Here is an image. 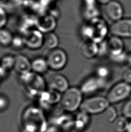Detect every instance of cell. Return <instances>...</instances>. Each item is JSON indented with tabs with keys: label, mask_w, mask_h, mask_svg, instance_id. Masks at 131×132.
I'll use <instances>...</instances> for the list:
<instances>
[{
	"label": "cell",
	"mask_w": 131,
	"mask_h": 132,
	"mask_svg": "<svg viewBox=\"0 0 131 132\" xmlns=\"http://www.w3.org/2000/svg\"><path fill=\"white\" fill-rule=\"evenodd\" d=\"M80 35L85 41H90V40L92 41L93 31L90 22L85 23L81 26L80 27Z\"/></svg>",
	"instance_id": "4316f807"
},
{
	"label": "cell",
	"mask_w": 131,
	"mask_h": 132,
	"mask_svg": "<svg viewBox=\"0 0 131 132\" xmlns=\"http://www.w3.org/2000/svg\"><path fill=\"white\" fill-rule=\"evenodd\" d=\"M15 62V56L11 55H6L2 57L0 65L6 71H10L13 69Z\"/></svg>",
	"instance_id": "484cf974"
},
{
	"label": "cell",
	"mask_w": 131,
	"mask_h": 132,
	"mask_svg": "<svg viewBox=\"0 0 131 132\" xmlns=\"http://www.w3.org/2000/svg\"><path fill=\"white\" fill-rule=\"evenodd\" d=\"M8 71H6L4 68H3L2 66L0 65V78L3 79L6 77L7 74H8Z\"/></svg>",
	"instance_id": "60d3db41"
},
{
	"label": "cell",
	"mask_w": 131,
	"mask_h": 132,
	"mask_svg": "<svg viewBox=\"0 0 131 132\" xmlns=\"http://www.w3.org/2000/svg\"><path fill=\"white\" fill-rule=\"evenodd\" d=\"M104 113L105 114V117H106V119L110 122H113L117 118L116 111L113 107L109 106L105 111Z\"/></svg>",
	"instance_id": "f546056e"
},
{
	"label": "cell",
	"mask_w": 131,
	"mask_h": 132,
	"mask_svg": "<svg viewBox=\"0 0 131 132\" xmlns=\"http://www.w3.org/2000/svg\"><path fill=\"white\" fill-rule=\"evenodd\" d=\"M109 106L110 103L106 97L97 96L83 101L80 108L89 115H95L104 112Z\"/></svg>",
	"instance_id": "277c9868"
},
{
	"label": "cell",
	"mask_w": 131,
	"mask_h": 132,
	"mask_svg": "<svg viewBox=\"0 0 131 132\" xmlns=\"http://www.w3.org/2000/svg\"><path fill=\"white\" fill-rule=\"evenodd\" d=\"M59 131H60V130L57 126L50 123L48 125V128H47L45 132H58Z\"/></svg>",
	"instance_id": "ab89813d"
},
{
	"label": "cell",
	"mask_w": 131,
	"mask_h": 132,
	"mask_svg": "<svg viewBox=\"0 0 131 132\" xmlns=\"http://www.w3.org/2000/svg\"><path fill=\"white\" fill-rule=\"evenodd\" d=\"M110 32L112 35L121 38H131V18L124 19L113 22L110 27Z\"/></svg>",
	"instance_id": "30bf717a"
},
{
	"label": "cell",
	"mask_w": 131,
	"mask_h": 132,
	"mask_svg": "<svg viewBox=\"0 0 131 132\" xmlns=\"http://www.w3.org/2000/svg\"><path fill=\"white\" fill-rule=\"evenodd\" d=\"M61 93L49 89L42 92L37 98L39 107L42 110H48L53 105L60 102Z\"/></svg>",
	"instance_id": "9c48e42d"
},
{
	"label": "cell",
	"mask_w": 131,
	"mask_h": 132,
	"mask_svg": "<svg viewBox=\"0 0 131 132\" xmlns=\"http://www.w3.org/2000/svg\"><path fill=\"white\" fill-rule=\"evenodd\" d=\"M36 16L32 14H27L21 18L20 24L18 26L21 35L35 28L36 29Z\"/></svg>",
	"instance_id": "d6986e66"
},
{
	"label": "cell",
	"mask_w": 131,
	"mask_h": 132,
	"mask_svg": "<svg viewBox=\"0 0 131 132\" xmlns=\"http://www.w3.org/2000/svg\"><path fill=\"white\" fill-rule=\"evenodd\" d=\"M85 8H91L97 5V0H83Z\"/></svg>",
	"instance_id": "f35d334b"
},
{
	"label": "cell",
	"mask_w": 131,
	"mask_h": 132,
	"mask_svg": "<svg viewBox=\"0 0 131 132\" xmlns=\"http://www.w3.org/2000/svg\"><path fill=\"white\" fill-rule=\"evenodd\" d=\"M59 44V38L57 35L54 32H51L44 34V44L43 46L49 49H53L57 48V46Z\"/></svg>",
	"instance_id": "7402d4cb"
},
{
	"label": "cell",
	"mask_w": 131,
	"mask_h": 132,
	"mask_svg": "<svg viewBox=\"0 0 131 132\" xmlns=\"http://www.w3.org/2000/svg\"><path fill=\"white\" fill-rule=\"evenodd\" d=\"M105 12L110 20L113 22L122 19L124 17L123 6L120 2L111 0L105 5Z\"/></svg>",
	"instance_id": "5bb4252c"
},
{
	"label": "cell",
	"mask_w": 131,
	"mask_h": 132,
	"mask_svg": "<svg viewBox=\"0 0 131 132\" xmlns=\"http://www.w3.org/2000/svg\"><path fill=\"white\" fill-rule=\"evenodd\" d=\"M57 26V19L48 13L36 16V29L43 34L53 32Z\"/></svg>",
	"instance_id": "7c38bea8"
},
{
	"label": "cell",
	"mask_w": 131,
	"mask_h": 132,
	"mask_svg": "<svg viewBox=\"0 0 131 132\" xmlns=\"http://www.w3.org/2000/svg\"><path fill=\"white\" fill-rule=\"evenodd\" d=\"M126 132H131V121L129 122V123H128Z\"/></svg>",
	"instance_id": "ee69618b"
},
{
	"label": "cell",
	"mask_w": 131,
	"mask_h": 132,
	"mask_svg": "<svg viewBox=\"0 0 131 132\" xmlns=\"http://www.w3.org/2000/svg\"><path fill=\"white\" fill-rule=\"evenodd\" d=\"M96 75L100 79L106 80L110 75V68L105 65H100L96 69Z\"/></svg>",
	"instance_id": "f1b7e54d"
},
{
	"label": "cell",
	"mask_w": 131,
	"mask_h": 132,
	"mask_svg": "<svg viewBox=\"0 0 131 132\" xmlns=\"http://www.w3.org/2000/svg\"><path fill=\"white\" fill-rule=\"evenodd\" d=\"M13 35L12 32L5 29H0V45L6 47L11 46Z\"/></svg>",
	"instance_id": "603a6c76"
},
{
	"label": "cell",
	"mask_w": 131,
	"mask_h": 132,
	"mask_svg": "<svg viewBox=\"0 0 131 132\" xmlns=\"http://www.w3.org/2000/svg\"><path fill=\"white\" fill-rule=\"evenodd\" d=\"M39 3H40L42 5L44 8L48 9L50 8V6L52 5L53 3H54L57 0H38Z\"/></svg>",
	"instance_id": "74e56055"
},
{
	"label": "cell",
	"mask_w": 131,
	"mask_h": 132,
	"mask_svg": "<svg viewBox=\"0 0 131 132\" xmlns=\"http://www.w3.org/2000/svg\"><path fill=\"white\" fill-rule=\"evenodd\" d=\"M25 47L31 50H38L43 46L44 34L36 29L22 34Z\"/></svg>",
	"instance_id": "ba28073f"
},
{
	"label": "cell",
	"mask_w": 131,
	"mask_h": 132,
	"mask_svg": "<svg viewBox=\"0 0 131 132\" xmlns=\"http://www.w3.org/2000/svg\"><path fill=\"white\" fill-rule=\"evenodd\" d=\"M20 81L24 85L27 95L30 97L38 98L46 90V83L40 74L30 71L20 75Z\"/></svg>",
	"instance_id": "7a4b0ae2"
},
{
	"label": "cell",
	"mask_w": 131,
	"mask_h": 132,
	"mask_svg": "<svg viewBox=\"0 0 131 132\" xmlns=\"http://www.w3.org/2000/svg\"><path fill=\"white\" fill-rule=\"evenodd\" d=\"M2 79H1V78H0V86H1V84H2Z\"/></svg>",
	"instance_id": "f6af8a7d"
},
{
	"label": "cell",
	"mask_w": 131,
	"mask_h": 132,
	"mask_svg": "<svg viewBox=\"0 0 131 132\" xmlns=\"http://www.w3.org/2000/svg\"><path fill=\"white\" fill-rule=\"evenodd\" d=\"M129 122L124 116L117 117L113 122V129L116 132H126Z\"/></svg>",
	"instance_id": "cb8c5ba5"
},
{
	"label": "cell",
	"mask_w": 131,
	"mask_h": 132,
	"mask_svg": "<svg viewBox=\"0 0 131 132\" xmlns=\"http://www.w3.org/2000/svg\"><path fill=\"white\" fill-rule=\"evenodd\" d=\"M13 69L20 75L31 71V62L25 56L18 55L15 56Z\"/></svg>",
	"instance_id": "e0dca14e"
},
{
	"label": "cell",
	"mask_w": 131,
	"mask_h": 132,
	"mask_svg": "<svg viewBox=\"0 0 131 132\" xmlns=\"http://www.w3.org/2000/svg\"><path fill=\"white\" fill-rule=\"evenodd\" d=\"M88 22H90L92 29V41L98 44L107 39V36L110 32V27L102 18H97Z\"/></svg>",
	"instance_id": "52a82bcc"
},
{
	"label": "cell",
	"mask_w": 131,
	"mask_h": 132,
	"mask_svg": "<svg viewBox=\"0 0 131 132\" xmlns=\"http://www.w3.org/2000/svg\"><path fill=\"white\" fill-rule=\"evenodd\" d=\"M98 56H104L109 55V49L107 45V39L98 44Z\"/></svg>",
	"instance_id": "4dcf8cb0"
},
{
	"label": "cell",
	"mask_w": 131,
	"mask_h": 132,
	"mask_svg": "<svg viewBox=\"0 0 131 132\" xmlns=\"http://www.w3.org/2000/svg\"><path fill=\"white\" fill-rule=\"evenodd\" d=\"M111 0H97V2L98 4L103 5H106Z\"/></svg>",
	"instance_id": "7bdbcfd3"
},
{
	"label": "cell",
	"mask_w": 131,
	"mask_h": 132,
	"mask_svg": "<svg viewBox=\"0 0 131 132\" xmlns=\"http://www.w3.org/2000/svg\"><path fill=\"white\" fill-rule=\"evenodd\" d=\"M82 55L86 59H91L98 56V45L93 41H85L80 49Z\"/></svg>",
	"instance_id": "ac0fdd59"
},
{
	"label": "cell",
	"mask_w": 131,
	"mask_h": 132,
	"mask_svg": "<svg viewBox=\"0 0 131 132\" xmlns=\"http://www.w3.org/2000/svg\"><path fill=\"white\" fill-rule=\"evenodd\" d=\"M126 63L128 65V67H131V52L127 54V61H126Z\"/></svg>",
	"instance_id": "b9f144b4"
},
{
	"label": "cell",
	"mask_w": 131,
	"mask_h": 132,
	"mask_svg": "<svg viewBox=\"0 0 131 132\" xmlns=\"http://www.w3.org/2000/svg\"><path fill=\"white\" fill-rule=\"evenodd\" d=\"M130 97H131V93H130Z\"/></svg>",
	"instance_id": "bcb514c9"
},
{
	"label": "cell",
	"mask_w": 131,
	"mask_h": 132,
	"mask_svg": "<svg viewBox=\"0 0 131 132\" xmlns=\"http://www.w3.org/2000/svg\"><path fill=\"white\" fill-rule=\"evenodd\" d=\"M83 95L80 88H69L61 96L60 103L63 110L69 113L76 111L83 102Z\"/></svg>",
	"instance_id": "3957f363"
},
{
	"label": "cell",
	"mask_w": 131,
	"mask_h": 132,
	"mask_svg": "<svg viewBox=\"0 0 131 132\" xmlns=\"http://www.w3.org/2000/svg\"><path fill=\"white\" fill-rule=\"evenodd\" d=\"M46 59L50 69L60 71L66 66L68 62V56L63 49L56 48L50 51Z\"/></svg>",
	"instance_id": "8992f818"
},
{
	"label": "cell",
	"mask_w": 131,
	"mask_h": 132,
	"mask_svg": "<svg viewBox=\"0 0 131 132\" xmlns=\"http://www.w3.org/2000/svg\"><path fill=\"white\" fill-rule=\"evenodd\" d=\"M74 117L68 113L59 114L53 117L51 123L57 126L60 130L68 131L74 129Z\"/></svg>",
	"instance_id": "4fadbf2b"
},
{
	"label": "cell",
	"mask_w": 131,
	"mask_h": 132,
	"mask_svg": "<svg viewBox=\"0 0 131 132\" xmlns=\"http://www.w3.org/2000/svg\"><path fill=\"white\" fill-rule=\"evenodd\" d=\"M49 89L62 94L69 88V83L64 75L55 74L50 77L48 81Z\"/></svg>",
	"instance_id": "9a60e30c"
},
{
	"label": "cell",
	"mask_w": 131,
	"mask_h": 132,
	"mask_svg": "<svg viewBox=\"0 0 131 132\" xmlns=\"http://www.w3.org/2000/svg\"><path fill=\"white\" fill-rule=\"evenodd\" d=\"M49 69V65L46 59L37 57L31 62V70L38 74L46 73Z\"/></svg>",
	"instance_id": "44dd1931"
},
{
	"label": "cell",
	"mask_w": 131,
	"mask_h": 132,
	"mask_svg": "<svg viewBox=\"0 0 131 132\" xmlns=\"http://www.w3.org/2000/svg\"><path fill=\"white\" fill-rule=\"evenodd\" d=\"M11 46L12 48L16 51L22 50L23 48H25V45L22 35H17L13 36Z\"/></svg>",
	"instance_id": "83f0119b"
},
{
	"label": "cell",
	"mask_w": 131,
	"mask_h": 132,
	"mask_svg": "<svg viewBox=\"0 0 131 132\" xmlns=\"http://www.w3.org/2000/svg\"><path fill=\"white\" fill-rule=\"evenodd\" d=\"M90 122V115L80 110L74 118V129L78 131H83L87 128Z\"/></svg>",
	"instance_id": "ffe728a7"
},
{
	"label": "cell",
	"mask_w": 131,
	"mask_h": 132,
	"mask_svg": "<svg viewBox=\"0 0 131 132\" xmlns=\"http://www.w3.org/2000/svg\"><path fill=\"white\" fill-rule=\"evenodd\" d=\"M83 15L86 19L90 22L91 20L100 17V12L99 9L96 5L91 8H85Z\"/></svg>",
	"instance_id": "d4e9b609"
},
{
	"label": "cell",
	"mask_w": 131,
	"mask_h": 132,
	"mask_svg": "<svg viewBox=\"0 0 131 132\" xmlns=\"http://www.w3.org/2000/svg\"><path fill=\"white\" fill-rule=\"evenodd\" d=\"M21 123L24 132H45L49 125L43 110L36 106H30L24 111Z\"/></svg>",
	"instance_id": "6da1fadb"
},
{
	"label": "cell",
	"mask_w": 131,
	"mask_h": 132,
	"mask_svg": "<svg viewBox=\"0 0 131 132\" xmlns=\"http://www.w3.org/2000/svg\"><path fill=\"white\" fill-rule=\"evenodd\" d=\"M127 54L124 52L120 54V55L115 56H110V59L112 62L117 63V64H123V63H126L127 58Z\"/></svg>",
	"instance_id": "d6a6232c"
},
{
	"label": "cell",
	"mask_w": 131,
	"mask_h": 132,
	"mask_svg": "<svg viewBox=\"0 0 131 132\" xmlns=\"http://www.w3.org/2000/svg\"><path fill=\"white\" fill-rule=\"evenodd\" d=\"M109 56H115L124 52V44L120 37L112 35L107 39Z\"/></svg>",
	"instance_id": "2e32d148"
},
{
	"label": "cell",
	"mask_w": 131,
	"mask_h": 132,
	"mask_svg": "<svg viewBox=\"0 0 131 132\" xmlns=\"http://www.w3.org/2000/svg\"><path fill=\"white\" fill-rule=\"evenodd\" d=\"M122 79L124 82L128 84H131V67H128L123 71Z\"/></svg>",
	"instance_id": "e575fe53"
},
{
	"label": "cell",
	"mask_w": 131,
	"mask_h": 132,
	"mask_svg": "<svg viewBox=\"0 0 131 132\" xmlns=\"http://www.w3.org/2000/svg\"><path fill=\"white\" fill-rule=\"evenodd\" d=\"M9 101L6 96L0 95V111L5 110L8 107Z\"/></svg>",
	"instance_id": "d590c367"
},
{
	"label": "cell",
	"mask_w": 131,
	"mask_h": 132,
	"mask_svg": "<svg viewBox=\"0 0 131 132\" xmlns=\"http://www.w3.org/2000/svg\"><path fill=\"white\" fill-rule=\"evenodd\" d=\"M123 116L128 119H131V98L124 104L122 108Z\"/></svg>",
	"instance_id": "1f68e13d"
},
{
	"label": "cell",
	"mask_w": 131,
	"mask_h": 132,
	"mask_svg": "<svg viewBox=\"0 0 131 132\" xmlns=\"http://www.w3.org/2000/svg\"><path fill=\"white\" fill-rule=\"evenodd\" d=\"M106 86V80L100 79L97 76L88 78L81 85L80 90L83 94L92 95L104 89Z\"/></svg>",
	"instance_id": "8fae6325"
},
{
	"label": "cell",
	"mask_w": 131,
	"mask_h": 132,
	"mask_svg": "<svg viewBox=\"0 0 131 132\" xmlns=\"http://www.w3.org/2000/svg\"><path fill=\"white\" fill-rule=\"evenodd\" d=\"M49 12L48 13L50 14V15L53 16L54 18H55L56 19H58L60 18V12L58 10V8H49L48 9Z\"/></svg>",
	"instance_id": "8d00e7d4"
},
{
	"label": "cell",
	"mask_w": 131,
	"mask_h": 132,
	"mask_svg": "<svg viewBox=\"0 0 131 132\" xmlns=\"http://www.w3.org/2000/svg\"><path fill=\"white\" fill-rule=\"evenodd\" d=\"M8 23V15L6 10L0 6V29H3Z\"/></svg>",
	"instance_id": "836d02e7"
},
{
	"label": "cell",
	"mask_w": 131,
	"mask_h": 132,
	"mask_svg": "<svg viewBox=\"0 0 131 132\" xmlns=\"http://www.w3.org/2000/svg\"><path fill=\"white\" fill-rule=\"evenodd\" d=\"M131 93L130 85L125 82L116 84L108 92L106 98L110 104H116L127 99Z\"/></svg>",
	"instance_id": "5b68a950"
}]
</instances>
